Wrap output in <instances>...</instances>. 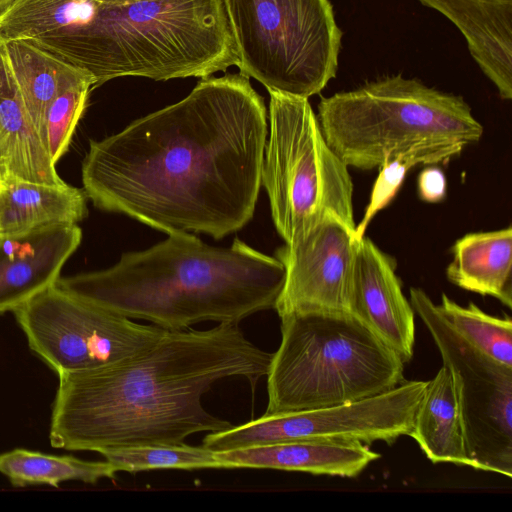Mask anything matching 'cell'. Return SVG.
<instances>
[{
    "label": "cell",
    "instance_id": "1",
    "mask_svg": "<svg viewBox=\"0 0 512 512\" xmlns=\"http://www.w3.org/2000/svg\"><path fill=\"white\" fill-rule=\"evenodd\" d=\"M267 135L249 77L208 76L179 102L90 141L83 191L95 207L167 234L221 239L253 217Z\"/></svg>",
    "mask_w": 512,
    "mask_h": 512
},
{
    "label": "cell",
    "instance_id": "2",
    "mask_svg": "<svg viewBox=\"0 0 512 512\" xmlns=\"http://www.w3.org/2000/svg\"><path fill=\"white\" fill-rule=\"evenodd\" d=\"M272 353L238 324L208 330H166L154 343L114 364L59 376L50 443L70 451L181 444L190 435L233 426L209 413L202 397L225 378L253 387Z\"/></svg>",
    "mask_w": 512,
    "mask_h": 512
},
{
    "label": "cell",
    "instance_id": "3",
    "mask_svg": "<svg viewBox=\"0 0 512 512\" xmlns=\"http://www.w3.org/2000/svg\"><path fill=\"white\" fill-rule=\"evenodd\" d=\"M284 280L276 257L239 238L230 247H213L175 232L146 250L122 254L108 269L56 284L111 312L180 331L204 321L239 324L272 309Z\"/></svg>",
    "mask_w": 512,
    "mask_h": 512
},
{
    "label": "cell",
    "instance_id": "4",
    "mask_svg": "<svg viewBox=\"0 0 512 512\" xmlns=\"http://www.w3.org/2000/svg\"><path fill=\"white\" fill-rule=\"evenodd\" d=\"M27 41L88 73L94 88L123 76L205 78L239 64L223 0H67L55 27Z\"/></svg>",
    "mask_w": 512,
    "mask_h": 512
},
{
    "label": "cell",
    "instance_id": "5",
    "mask_svg": "<svg viewBox=\"0 0 512 512\" xmlns=\"http://www.w3.org/2000/svg\"><path fill=\"white\" fill-rule=\"evenodd\" d=\"M316 115L333 151L364 171L393 159L444 163L483 135L463 97L401 74L322 97Z\"/></svg>",
    "mask_w": 512,
    "mask_h": 512
},
{
    "label": "cell",
    "instance_id": "6",
    "mask_svg": "<svg viewBox=\"0 0 512 512\" xmlns=\"http://www.w3.org/2000/svg\"><path fill=\"white\" fill-rule=\"evenodd\" d=\"M280 319L281 342L266 374V415L359 401L405 380L399 356L353 314Z\"/></svg>",
    "mask_w": 512,
    "mask_h": 512
},
{
    "label": "cell",
    "instance_id": "7",
    "mask_svg": "<svg viewBox=\"0 0 512 512\" xmlns=\"http://www.w3.org/2000/svg\"><path fill=\"white\" fill-rule=\"evenodd\" d=\"M268 92L261 183L278 234L291 245L327 219L355 232L349 167L327 143L308 99Z\"/></svg>",
    "mask_w": 512,
    "mask_h": 512
},
{
    "label": "cell",
    "instance_id": "8",
    "mask_svg": "<svg viewBox=\"0 0 512 512\" xmlns=\"http://www.w3.org/2000/svg\"><path fill=\"white\" fill-rule=\"evenodd\" d=\"M223 1L241 74L307 99L336 76L343 33L330 0Z\"/></svg>",
    "mask_w": 512,
    "mask_h": 512
},
{
    "label": "cell",
    "instance_id": "9",
    "mask_svg": "<svg viewBox=\"0 0 512 512\" xmlns=\"http://www.w3.org/2000/svg\"><path fill=\"white\" fill-rule=\"evenodd\" d=\"M13 313L30 349L58 377L114 364L151 345L166 331L134 322L57 284Z\"/></svg>",
    "mask_w": 512,
    "mask_h": 512
},
{
    "label": "cell",
    "instance_id": "10",
    "mask_svg": "<svg viewBox=\"0 0 512 512\" xmlns=\"http://www.w3.org/2000/svg\"><path fill=\"white\" fill-rule=\"evenodd\" d=\"M410 303L452 374L472 468L512 476V367L460 336L427 293L412 287Z\"/></svg>",
    "mask_w": 512,
    "mask_h": 512
},
{
    "label": "cell",
    "instance_id": "11",
    "mask_svg": "<svg viewBox=\"0 0 512 512\" xmlns=\"http://www.w3.org/2000/svg\"><path fill=\"white\" fill-rule=\"evenodd\" d=\"M427 381L404 380L395 388L359 401L266 415L208 433L202 446L214 452L300 441L344 439L394 443L409 436Z\"/></svg>",
    "mask_w": 512,
    "mask_h": 512
},
{
    "label": "cell",
    "instance_id": "12",
    "mask_svg": "<svg viewBox=\"0 0 512 512\" xmlns=\"http://www.w3.org/2000/svg\"><path fill=\"white\" fill-rule=\"evenodd\" d=\"M358 241L343 223L327 219L279 247L275 257L285 268V280L274 306L278 316L353 314Z\"/></svg>",
    "mask_w": 512,
    "mask_h": 512
},
{
    "label": "cell",
    "instance_id": "13",
    "mask_svg": "<svg viewBox=\"0 0 512 512\" xmlns=\"http://www.w3.org/2000/svg\"><path fill=\"white\" fill-rule=\"evenodd\" d=\"M353 314L403 363L411 360L415 312L403 293L395 260L364 236L357 246Z\"/></svg>",
    "mask_w": 512,
    "mask_h": 512
},
{
    "label": "cell",
    "instance_id": "14",
    "mask_svg": "<svg viewBox=\"0 0 512 512\" xmlns=\"http://www.w3.org/2000/svg\"><path fill=\"white\" fill-rule=\"evenodd\" d=\"M77 224H59L20 234L0 235V314L14 311L56 284L78 248Z\"/></svg>",
    "mask_w": 512,
    "mask_h": 512
},
{
    "label": "cell",
    "instance_id": "15",
    "mask_svg": "<svg viewBox=\"0 0 512 512\" xmlns=\"http://www.w3.org/2000/svg\"><path fill=\"white\" fill-rule=\"evenodd\" d=\"M464 35L470 54L495 85L512 99V0H419Z\"/></svg>",
    "mask_w": 512,
    "mask_h": 512
},
{
    "label": "cell",
    "instance_id": "16",
    "mask_svg": "<svg viewBox=\"0 0 512 512\" xmlns=\"http://www.w3.org/2000/svg\"><path fill=\"white\" fill-rule=\"evenodd\" d=\"M380 454L359 441L300 440L216 452L222 468H264L356 477Z\"/></svg>",
    "mask_w": 512,
    "mask_h": 512
},
{
    "label": "cell",
    "instance_id": "17",
    "mask_svg": "<svg viewBox=\"0 0 512 512\" xmlns=\"http://www.w3.org/2000/svg\"><path fill=\"white\" fill-rule=\"evenodd\" d=\"M64 185L27 110L0 36V182Z\"/></svg>",
    "mask_w": 512,
    "mask_h": 512
},
{
    "label": "cell",
    "instance_id": "18",
    "mask_svg": "<svg viewBox=\"0 0 512 512\" xmlns=\"http://www.w3.org/2000/svg\"><path fill=\"white\" fill-rule=\"evenodd\" d=\"M451 253L446 268L451 283L512 307L511 226L465 234L453 244Z\"/></svg>",
    "mask_w": 512,
    "mask_h": 512
},
{
    "label": "cell",
    "instance_id": "19",
    "mask_svg": "<svg viewBox=\"0 0 512 512\" xmlns=\"http://www.w3.org/2000/svg\"><path fill=\"white\" fill-rule=\"evenodd\" d=\"M84 191L65 183L49 185L24 180L0 182V235L77 224L88 214Z\"/></svg>",
    "mask_w": 512,
    "mask_h": 512
},
{
    "label": "cell",
    "instance_id": "20",
    "mask_svg": "<svg viewBox=\"0 0 512 512\" xmlns=\"http://www.w3.org/2000/svg\"><path fill=\"white\" fill-rule=\"evenodd\" d=\"M409 436L434 464L472 467L453 377L446 366L427 381Z\"/></svg>",
    "mask_w": 512,
    "mask_h": 512
},
{
    "label": "cell",
    "instance_id": "21",
    "mask_svg": "<svg viewBox=\"0 0 512 512\" xmlns=\"http://www.w3.org/2000/svg\"><path fill=\"white\" fill-rule=\"evenodd\" d=\"M4 42L12 73L45 146V120L52 100L65 82L86 72L30 41Z\"/></svg>",
    "mask_w": 512,
    "mask_h": 512
},
{
    "label": "cell",
    "instance_id": "22",
    "mask_svg": "<svg viewBox=\"0 0 512 512\" xmlns=\"http://www.w3.org/2000/svg\"><path fill=\"white\" fill-rule=\"evenodd\" d=\"M0 473L15 487L47 484L53 487L66 481L95 484L117 473L108 461H86L72 456H57L16 448L0 454Z\"/></svg>",
    "mask_w": 512,
    "mask_h": 512
},
{
    "label": "cell",
    "instance_id": "23",
    "mask_svg": "<svg viewBox=\"0 0 512 512\" xmlns=\"http://www.w3.org/2000/svg\"><path fill=\"white\" fill-rule=\"evenodd\" d=\"M437 307L447 323L472 346L512 367V320L491 316L474 303L464 307L442 294Z\"/></svg>",
    "mask_w": 512,
    "mask_h": 512
},
{
    "label": "cell",
    "instance_id": "24",
    "mask_svg": "<svg viewBox=\"0 0 512 512\" xmlns=\"http://www.w3.org/2000/svg\"><path fill=\"white\" fill-rule=\"evenodd\" d=\"M117 472L153 469L222 468L216 452L204 446L158 444L111 448L101 453Z\"/></svg>",
    "mask_w": 512,
    "mask_h": 512
},
{
    "label": "cell",
    "instance_id": "25",
    "mask_svg": "<svg viewBox=\"0 0 512 512\" xmlns=\"http://www.w3.org/2000/svg\"><path fill=\"white\" fill-rule=\"evenodd\" d=\"M92 77L83 73L65 82L52 100L45 120V146L54 165L66 153L86 108Z\"/></svg>",
    "mask_w": 512,
    "mask_h": 512
},
{
    "label": "cell",
    "instance_id": "26",
    "mask_svg": "<svg viewBox=\"0 0 512 512\" xmlns=\"http://www.w3.org/2000/svg\"><path fill=\"white\" fill-rule=\"evenodd\" d=\"M412 167L402 159L385 162L372 187L369 203L361 222L356 225L355 238L361 239L372 218L385 208L401 188L407 171Z\"/></svg>",
    "mask_w": 512,
    "mask_h": 512
},
{
    "label": "cell",
    "instance_id": "27",
    "mask_svg": "<svg viewBox=\"0 0 512 512\" xmlns=\"http://www.w3.org/2000/svg\"><path fill=\"white\" fill-rule=\"evenodd\" d=\"M417 192L419 198L425 202L442 201L447 193V181L442 170L434 166L422 170L417 179Z\"/></svg>",
    "mask_w": 512,
    "mask_h": 512
},
{
    "label": "cell",
    "instance_id": "28",
    "mask_svg": "<svg viewBox=\"0 0 512 512\" xmlns=\"http://www.w3.org/2000/svg\"><path fill=\"white\" fill-rule=\"evenodd\" d=\"M94 1L106 3V4H125V3L140 1V0H94Z\"/></svg>",
    "mask_w": 512,
    "mask_h": 512
},
{
    "label": "cell",
    "instance_id": "29",
    "mask_svg": "<svg viewBox=\"0 0 512 512\" xmlns=\"http://www.w3.org/2000/svg\"><path fill=\"white\" fill-rule=\"evenodd\" d=\"M15 0H0V14L11 6Z\"/></svg>",
    "mask_w": 512,
    "mask_h": 512
}]
</instances>
